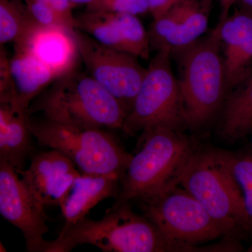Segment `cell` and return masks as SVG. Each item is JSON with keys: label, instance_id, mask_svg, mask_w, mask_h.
<instances>
[{"label": "cell", "instance_id": "ba28073f", "mask_svg": "<svg viewBox=\"0 0 252 252\" xmlns=\"http://www.w3.org/2000/svg\"><path fill=\"white\" fill-rule=\"evenodd\" d=\"M171 53L163 48L151 61L122 127L127 135L157 126L179 130L183 125L180 85L172 72Z\"/></svg>", "mask_w": 252, "mask_h": 252}, {"label": "cell", "instance_id": "7c38bea8", "mask_svg": "<svg viewBox=\"0 0 252 252\" xmlns=\"http://www.w3.org/2000/svg\"><path fill=\"white\" fill-rule=\"evenodd\" d=\"M73 31L38 25L23 42L14 45L26 48L58 78L76 67L79 55Z\"/></svg>", "mask_w": 252, "mask_h": 252}, {"label": "cell", "instance_id": "4dcf8cb0", "mask_svg": "<svg viewBox=\"0 0 252 252\" xmlns=\"http://www.w3.org/2000/svg\"><path fill=\"white\" fill-rule=\"evenodd\" d=\"M250 250H249V251H250V252H252V248L250 249Z\"/></svg>", "mask_w": 252, "mask_h": 252}, {"label": "cell", "instance_id": "83f0119b", "mask_svg": "<svg viewBox=\"0 0 252 252\" xmlns=\"http://www.w3.org/2000/svg\"><path fill=\"white\" fill-rule=\"evenodd\" d=\"M221 6V16L220 20H225L228 18V13L233 5L237 2L238 0H219Z\"/></svg>", "mask_w": 252, "mask_h": 252}, {"label": "cell", "instance_id": "603a6c76", "mask_svg": "<svg viewBox=\"0 0 252 252\" xmlns=\"http://www.w3.org/2000/svg\"><path fill=\"white\" fill-rule=\"evenodd\" d=\"M227 88L243 84L252 74V37L230 56L225 57Z\"/></svg>", "mask_w": 252, "mask_h": 252}, {"label": "cell", "instance_id": "7402d4cb", "mask_svg": "<svg viewBox=\"0 0 252 252\" xmlns=\"http://www.w3.org/2000/svg\"><path fill=\"white\" fill-rule=\"evenodd\" d=\"M220 39L225 45V56H230L252 37V11L242 7L225 20H220Z\"/></svg>", "mask_w": 252, "mask_h": 252}, {"label": "cell", "instance_id": "5b68a950", "mask_svg": "<svg viewBox=\"0 0 252 252\" xmlns=\"http://www.w3.org/2000/svg\"><path fill=\"white\" fill-rule=\"evenodd\" d=\"M220 31V22L205 39L185 49L179 85L184 124L190 127L208 122L224 96L227 86Z\"/></svg>", "mask_w": 252, "mask_h": 252}, {"label": "cell", "instance_id": "d4e9b609", "mask_svg": "<svg viewBox=\"0 0 252 252\" xmlns=\"http://www.w3.org/2000/svg\"><path fill=\"white\" fill-rule=\"evenodd\" d=\"M7 51L4 46H0V102L18 101V94Z\"/></svg>", "mask_w": 252, "mask_h": 252}, {"label": "cell", "instance_id": "484cf974", "mask_svg": "<svg viewBox=\"0 0 252 252\" xmlns=\"http://www.w3.org/2000/svg\"><path fill=\"white\" fill-rule=\"evenodd\" d=\"M43 3L56 11L67 22L69 27L74 30V16L72 10L75 5L71 0H40Z\"/></svg>", "mask_w": 252, "mask_h": 252}, {"label": "cell", "instance_id": "f546056e", "mask_svg": "<svg viewBox=\"0 0 252 252\" xmlns=\"http://www.w3.org/2000/svg\"><path fill=\"white\" fill-rule=\"evenodd\" d=\"M237 2H240L242 4V7L252 11V0H238Z\"/></svg>", "mask_w": 252, "mask_h": 252}, {"label": "cell", "instance_id": "1f68e13d", "mask_svg": "<svg viewBox=\"0 0 252 252\" xmlns=\"http://www.w3.org/2000/svg\"><path fill=\"white\" fill-rule=\"evenodd\" d=\"M179 1H182V0H178Z\"/></svg>", "mask_w": 252, "mask_h": 252}, {"label": "cell", "instance_id": "e0dca14e", "mask_svg": "<svg viewBox=\"0 0 252 252\" xmlns=\"http://www.w3.org/2000/svg\"><path fill=\"white\" fill-rule=\"evenodd\" d=\"M38 26L24 0H0V44L23 42Z\"/></svg>", "mask_w": 252, "mask_h": 252}, {"label": "cell", "instance_id": "2e32d148", "mask_svg": "<svg viewBox=\"0 0 252 252\" xmlns=\"http://www.w3.org/2000/svg\"><path fill=\"white\" fill-rule=\"evenodd\" d=\"M243 84L230 97L220 124V135L227 141L240 140L252 130V74Z\"/></svg>", "mask_w": 252, "mask_h": 252}, {"label": "cell", "instance_id": "44dd1931", "mask_svg": "<svg viewBox=\"0 0 252 252\" xmlns=\"http://www.w3.org/2000/svg\"><path fill=\"white\" fill-rule=\"evenodd\" d=\"M126 52L137 58L149 59L151 44L148 32L137 16L114 13Z\"/></svg>", "mask_w": 252, "mask_h": 252}, {"label": "cell", "instance_id": "5bb4252c", "mask_svg": "<svg viewBox=\"0 0 252 252\" xmlns=\"http://www.w3.org/2000/svg\"><path fill=\"white\" fill-rule=\"evenodd\" d=\"M123 176L117 173L84 175L77 179L72 190L61 207L65 224L86 218L91 210L107 198L117 199Z\"/></svg>", "mask_w": 252, "mask_h": 252}, {"label": "cell", "instance_id": "4316f807", "mask_svg": "<svg viewBox=\"0 0 252 252\" xmlns=\"http://www.w3.org/2000/svg\"><path fill=\"white\" fill-rule=\"evenodd\" d=\"M149 12L153 16L154 19H157L166 14L167 11L180 3L178 0H147Z\"/></svg>", "mask_w": 252, "mask_h": 252}, {"label": "cell", "instance_id": "6da1fadb", "mask_svg": "<svg viewBox=\"0 0 252 252\" xmlns=\"http://www.w3.org/2000/svg\"><path fill=\"white\" fill-rule=\"evenodd\" d=\"M30 115L83 128H122L127 116L124 105L109 91L77 67L56 78L32 102Z\"/></svg>", "mask_w": 252, "mask_h": 252}, {"label": "cell", "instance_id": "9a60e30c", "mask_svg": "<svg viewBox=\"0 0 252 252\" xmlns=\"http://www.w3.org/2000/svg\"><path fill=\"white\" fill-rule=\"evenodd\" d=\"M11 70L20 104L28 109L32 102L57 78L56 74L23 46L14 45Z\"/></svg>", "mask_w": 252, "mask_h": 252}, {"label": "cell", "instance_id": "f1b7e54d", "mask_svg": "<svg viewBox=\"0 0 252 252\" xmlns=\"http://www.w3.org/2000/svg\"><path fill=\"white\" fill-rule=\"evenodd\" d=\"M72 1L73 4L74 5L78 4H86V6H89V5L94 4L96 0H71Z\"/></svg>", "mask_w": 252, "mask_h": 252}, {"label": "cell", "instance_id": "30bf717a", "mask_svg": "<svg viewBox=\"0 0 252 252\" xmlns=\"http://www.w3.org/2000/svg\"><path fill=\"white\" fill-rule=\"evenodd\" d=\"M0 213L22 232L26 251L46 252L49 233L46 214L33 200L16 169L0 158Z\"/></svg>", "mask_w": 252, "mask_h": 252}, {"label": "cell", "instance_id": "d6986e66", "mask_svg": "<svg viewBox=\"0 0 252 252\" xmlns=\"http://www.w3.org/2000/svg\"><path fill=\"white\" fill-rule=\"evenodd\" d=\"M74 29L89 34L103 45L126 52L114 13L86 11L74 16Z\"/></svg>", "mask_w": 252, "mask_h": 252}, {"label": "cell", "instance_id": "8fae6325", "mask_svg": "<svg viewBox=\"0 0 252 252\" xmlns=\"http://www.w3.org/2000/svg\"><path fill=\"white\" fill-rule=\"evenodd\" d=\"M16 172L44 213L47 207L62 206L81 175L70 159L54 149L34 154L30 166Z\"/></svg>", "mask_w": 252, "mask_h": 252}, {"label": "cell", "instance_id": "7a4b0ae2", "mask_svg": "<svg viewBox=\"0 0 252 252\" xmlns=\"http://www.w3.org/2000/svg\"><path fill=\"white\" fill-rule=\"evenodd\" d=\"M85 244L104 252H183L147 217L134 212L130 202L115 201L101 220L86 217L64 225L56 240H49L46 252H69Z\"/></svg>", "mask_w": 252, "mask_h": 252}, {"label": "cell", "instance_id": "ffe728a7", "mask_svg": "<svg viewBox=\"0 0 252 252\" xmlns=\"http://www.w3.org/2000/svg\"><path fill=\"white\" fill-rule=\"evenodd\" d=\"M217 152L241 190L248 219L249 234L252 238V152Z\"/></svg>", "mask_w": 252, "mask_h": 252}, {"label": "cell", "instance_id": "8992f818", "mask_svg": "<svg viewBox=\"0 0 252 252\" xmlns=\"http://www.w3.org/2000/svg\"><path fill=\"white\" fill-rule=\"evenodd\" d=\"M134 201L138 202L142 215L164 238L182 251H218L198 245L225 235L224 231L179 184Z\"/></svg>", "mask_w": 252, "mask_h": 252}, {"label": "cell", "instance_id": "52a82bcc", "mask_svg": "<svg viewBox=\"0 0 252 252\" xmlns=\"http://www.w3.org/2000/svg\"><path fill=\"white\" fill-rule=\"evenodd\" d=\"M30 126L38 143L61 152L84 175L124 177L132 157L104 129L83 128L46 119L37 122L31 119Z\"/></svg>", "mask_w": 252, "mask_h": 252}, {"label": "cell", "instance_id": "4fadbf2b", "mask_svg": "<svg viewBox=\"0 0 252 252\" xmlns=\"http://www.w3.org/2000/svg\"><path fill=\"white\" fill-rule=\"evenodd\" d=\"M31 115L18 101L0 102V158L24 170L32 154Z\"/></svg>", "mask_w": 252, "mask_h": 252}, {"label": "cell", "instance_id": "9c48e42d", "mask_svg": "<svg viewBox=\"0 0 252 252\" xmlns=\"http://www.w3.org/2000/svg\"><path fill=\"white\" fill-rule=\"evenodd\" d=\"M73 34L86 72L115 97L128 114L147 69L133 55L103 45L79 30L74 29Z\"/></svg>", "mask_w": 252, "mask_h": 252}, {"label": "cell", "instance_id": "cb8c5ba5", "mask_svg": "<svg viewBox=\"0 0 252 252\" xmlns=\"http://www.w3.org/2000/svg\"><path fill=\"white\" fill-rule=\"evenodd\" d=\"M89 11H104L142 15L149 12L147 0H96L86 8Z\"/></svg>", "mask_w": 252, "mask_h": 252}, {"label": "cell", "instance_id": "3957f363", "mask_svg": "<svg viewBox=\"0 0 252 252\" xmlns=\"http://www.w3.org/2000/svg\"><path fill=\"white\" fill-rule=\"evenodd\" d=\"M140 143L123 177L116 201L131 203L177 185L181 168L196 149L187 136L164 126L142 131Z\"/></svg>", "mask_w": 252, "mask_h": 252}, {"label": "cell", "instance_id": "ac0fdd59", "mask_svg": "<svg viewBox=\"0 0 252 252\" xmlns=\"http://www.w3.org/2000/svg\"><path fill=\"white\" fill-rule=\"evenodd\" d=\"M213 0H189L185 18L165 48L185 49L191 45L206 31Z\"/></svg>", "mask_w": 252, "mask_h": 252}, {"label": "cell", "instance_id": "277c9868", "mask_svg": "<svg viewBox=\"0 0 252 252\" xmlns=\"http://www.w3.org/2000/svg\"><path fill=\"white\" fill-rule=\"evenodd\" d=\"M178 183L201 204L225 235L249 233L241 190L217 150L195 149L181 168Z\"/></svg>", "mask_w": 252, "mask_h": 252}]
</instances>
